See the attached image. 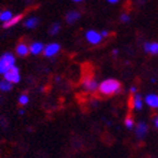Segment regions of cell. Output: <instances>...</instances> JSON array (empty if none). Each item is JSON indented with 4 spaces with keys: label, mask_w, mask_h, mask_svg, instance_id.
Masks as SVG:
<instances>
[{
    "label": "cell",
    "mask_w": 158,
    "mask_h": 158,
    "mask_svg": "<svg viewBox=\"0 0 158 158\" xmlns=\"http://www.w3.org/2000/svg\"><path fill=\"white\" fill-rule=\"evenodd\" d=\"M122 84L119 81L114 79H108L103 81L98 86V91L101 94L105 95V96H111V95L117 94L121 92Z\"/></svg>",
    "instance_id": "cell-1"
},
{
    "label": "cell",
    "mask_w": 158,
    "mask_h": 158,
    "mask_svg": "<svg viewBox=\"0 0 158 158\" xmlns=\"http://www.w3.org/2000/svg\"><path fill=\"white\" fill-rule=\"evenodd\" d=\"M15 61L16 59L11 53H5L0 58V74H5L9 69L12 68L15 65Z\"/></svg>",
    "instance_id": "cell-2"
},
{
    "label": "cell",
    "mask_w": 158,
    "mask_h": 158,
    "mask_svg": "<svg viewBox=\"0 0 158 158\" xmlns=\"http://www.w3.org/2000/svg\"><path fill=\"white\" fill-rule=\"evenodd\" d=\"M5 79L7 80V81L11 82V83H18L19 81H20V73H19V69L17 68V66L13 65L11 69H9L8 71L6 72L5 74Z\"/></svg>",
    "instance_id": "cell-3"
},
{
    "label": "cell",
    "mask_w": 158,
    "mask_h": 158,
    "mask_svg": "<svg viewBox=\"0 0 158 158\" xmlns=\"http://www.w3.org/2000/svg\"><path fill=\"white\" fill-rule=\"evenodd\" d=\"M85 37H86L87 41L92 44H98V43L102 41V34L98 33V32L94 31V30H90V31H87L86 34H85Z\"/></svg>",
    "instance_id": "cell-4"
},
{
    "label": "cell",
    "mask_w": 158,
    "mask_h": 158,
    "mask_svg": "<svg viewBox=\"0 0 158 158\" xmlns=\"http://www.w3.org/2000/svg\"><path fill=\"white\" fill-rule=\"evenodd\" d=\"M59 51H60V45H59L58 43H50V44H48L47 47L44 48L43 52H44L45 56L51 58V56H53L54 54H56Z\"/></svg>",
    "instance_id": "cell-5"
},
{
    "label": "cell",
    "mask_w": 158,
    "mask_h": 158,
    "mask_svg": "<svg viewBox=\"0 0 158 158\" xmlns=\"http://www.w3.org/2000/svg\"><path fill=\"white\" fill-rule=\"evenodd\" d=\"M147 132H148V127H147V124H146L145 122H140V123H138L137 126H136V128H135L136 136L138 137V138H140V139L146 136Z\"/></svg>",
    "instance_id": "cell-6"
},
{
    "label": "cell",
    "mask_w": 158,
    "mask_h": 158,
    "mask_svg": "<svg viewBox=\"0 0 158 158\" xmlns=\"http://www.w3.org/2000/svg\"><path fill=\"white\" fill-rule=\"evenodd\" d=\"M145 103L149 106V107L157 110L158 108V95L157 94H148L145 98Z\"/></svg>",
    "instance_id": "cell-7"
},
{
    "label": "cell",
    "mask_w": 158,
    "mask_h": 158,
    "mask_svg": "<svg viewBox=\"0 0 158 158\" xmlns=\"http://www.w3.org/2000/svg\"><path fill=\"white\" fill-rule=\"evenodd\" d=\"M83 87H84V90L89 91V92H94L98 89V83L93 79H85L83 81Z\"/></svg>",
    "instance_id": "cell-8"
},
{
    "label": "cell",
    "mask_w": 158,
    "mask_h": 158,
    "mask_svg": "<svg viewBox=\"0 0 158 158\" xmlns=\"http://www.w3.org/2000/svg\"><path fill=\"white\" fill-rule=\"evenodd\" d=\"M144 51L152 54H158V42H145Z\"/></svg>",
    "instance_id": "cell-9"
},
{
    "label": "cell",
    "mask_w": 158,
    "mask_h": 158,
    "mask_svg": "<svg viewBox=\"0 0 158 158\" xmlns=\"http://www.w3.org/2000/svg\"><path fill=\"white\" fill-rule=\"evenodd\" d=\"M133 102H132V106L133 108H135V110H142L143 107V98L142 96H140V94H137V93H135L134 95H133Z\"/></svg>",
    "instance_id": "cell-10"
},
{
    "label": "cell",
    "mask_w": 158,
    "mask_h": 158,
    "mask_svg": "<svg viewBox=\"0 0 158 158\" xmlns=\"http://www.w3.org/2000/svg\"><path fill=\"white\" fill-rule=\"evenodd\" d=\"M22 18H23V15H18V16H16V17H12L11 19H9L8 21H6L5 23H3V28H5V29L11 28V27H13L15 24L18 23Z\"/></svg>",
    "instance_id": "cell-11"
},
{
    "label": "cell",
    "mask_w": 158,
    "mask_h": 158,
    "mask_svg": "<svg viewBox=\"0 0 158 158\" xmlns=\"http://www.w3.org/2000/svg\"><path fill=\"white\" fill-rule=\"evenodd\" d=\"M16 50H17V53H18V56H26L27 54L30 52V48L28 47L26 43H19Z\"/></svg>",
    "instance_id": "cell-12"
},
{
    "label": "cell",
    "mask_w": 158,
    "mask_h": 158,
    "mask_svg": "<svg viewBox=\"0 0 158 158\" xmlns=\"http://www.w3.org/2000/svg\"><path fill=\"white\" fill-rule=\"evenodd\" d=\"M44 50V47L41 42H33L30 45V52L32 54H39Z\"/></svg>",
    "instance_id": "cell-13"
},
{
    "label": "cell",
    "mask_w": 158,
    "mask_h": 158,
    "mask_svg": "<svg viewBox=\"0 0 158 158\" xmlns=\"http://www.w3.org/2000/svg\"><path fill=\"white\" fill-rule=\"evenodd\" d=\"M79 18H80V13L77 12V11H70L65 17L68 23H73V22L77 21Z\"/></svg>",
    "instance_id": "cell-14"
},
{
    "label": "cell",
    "mask_w": 158,
    "mask_h": 158,
    "mask_svg": "<svg viewBox=\"0 0 158 158\" xmlns=\"http://www.w3.org/2000/svg\"><path fill=\"white\" fill-rule=\"evenodd\" d=\"M11 89H12V83L9 81H7V80H3V81H0V90L1 91H5V92H7V91H10Z\"/></svg>",
    "instance_id": "cell-15"
},
{
    "label": "cell",
    "mask_w": 158,
    "mask_h": 158,
    "mask_svg": "<svg viewBox=\"0 0 158 158\" xmlns=\"http://www.w3.org/2000/svg\"><path fill=\"white\" fill-rule=\"evenodd\" d=\"M26 27H28V28H34V27H37L38 24V19L37 18H30L28 19L26 21Z\"/></svg>",
    "instance_id": "cell-16"
},
{
    "label": "cell",
    "mask_w": 158,
    "mask_h": 158,
    "mask_svg": "<svg viewBox=\"0 0 158 158\" xmlns=\"http://www.w3.org/2000/svg\"><path fill=\"white\" fill-rule=\"evenodd\" d=\"M12 18V13L10 11H3L1 15H0V20H2L3 22L8 21L9 19Z\"/></svg>",
    "instance_id": "cell-17"
},
{
    "label": "cell",
    "mask_w": 158,
    "mask_h": 158,
    "mask_svg": "<svg viewBox=\"0 0 158 158\" xmlns=\"http://www.w3.org/2000/svg\"><path fill=\"white\" fill-rule=\"evenodd\" d=\"M124 124H125V126L127 127V128H133L134 127V125H135V123H134V119L131 117V116H127L126 118H125V121H124Z\"/></svg>",
    "instance_id": "cell-18"
},
{
    "label": "cell",
    "mask_w": 158,
    "mask_h": 158,
    "mask_svg": "<svg viewBox=\"0 0 158 158\" xmlns=\"http://www.w3.org/2000/svg\"><path fill=\"white\" fill-rule=\"evenodd\" d=\"M29 103V98L27 96L26 94H23V95H21L20 96V98H19V105H27Z\"/></svg>",
    "instance_id": "cell-19"
},
{
    "label": "cell",
    "mask_w": 158,
    "mask_h": 158,
    "mask_svg": "<svg viewBox=\"0 0 158 158\" xmlns=\"http://www.w3.org/2000/svg\"><path fill=\"white\" fill-rule=\"evenodd\" d=\"M59 31H60V24L59 23L52 24V27H51V29H50V33L52 34V35H54V34H56Z\"/></svg>",
    "instance_id": "cell-20"
},
{
    "label": "cell",
    "mask_w": 158,
    "mask_h": 158,
    "mask_svg": "<svg viewBox=\"0 0 158 158\" xmlns=\"http://www.w3.org/2000/svg\"><path fill=\"white\" fill-rule=\"evenodd\" d=\"M121 21L122 22H128L129 21V16L124 13V15H122L121 16Z\"/></svg>",
    "instance_id": "cell-21"
},
{
    "label": "cell",
    "mask_w": 158,
    "mask_h": 158,
    "mask_svg": "<svg viewBox=\"0 0 158 158\" xmlns=\"http://www.w3.org/2000/svg\"><path fill=\"white\" fill-rule=\"evenodd\" d=\"M154 125H155V127L158 129V116H156L155 118H154Z\"/></svg>",
    "instance_id": "cell-22"
},
{
    "label": "cell",
    "mask_w": 158,
    "mask_h": 158,
    "mask_svg": "<svg viewBox=\"0 0 158 158\" xmlns=\"http://www.w3.org/2000/svg\"><path fill=\"white\" fill-rule=\"evenodd\" d=\"M101 34H102V37L104 38V37H107L108 34H110V32H108V31H102V33H101Z\"/></svg>",
    "instance_id": "cell-23"
},
{
    "label": "cell",
    "mask_w": 158,
    "mask_h": 158,
    "mask_svg": "<svg viewBox=\"0 0 158 158\" xmlns=\"http://www.w3.org/2000/svg\"><path fill=\"white\" fill-rule=\"evenodd\" d=\"M136 87L135 86H133V87H131V93H133V94H135V93H136Z\"/></svg>",
    "instance_id": "cell-24"
},
{
    "label": "cell",
    "mask_w": 158,
    "mask_h": 158,
    "mask_svg": "<svg viewBox=\"0 0 158 158\" xmlns=\"http://www.w3.org/2000/svg\"><path fill=\"white\" fill-rule=\"evenodd\" d=\"M107 1H108V2H111V3H116L118 0H107Z\"/></svg>",
    "instance_id": "cell-25"
},
{
    "label": "cell",
    "mask_w": 158,
    "mask_h": 158,
    "mask_svg": "<svg viewBox=\"0 0 158 158\" xmlns=\"http://www.w3.org/2000/svg\"><path fill=\"white\" fill-rule=\"evenodd\" d=\"M117 53H118V51H117V50H113V54H114V56H116Z\"/></svg>",
    "instance_id": "cell-26"
},
{
    "label": "cell",
    "mask_w": 158,
    "mask_h": 158,
    "mask_svg": "<svg viewBox=\"0 0 158 158\" xmlns=\"http://www.w3.org/2000/svg\"><path fill=\"white\" fill-rule=\"evenodd\" d=\"M73 1H82V0H73Z\"/></svg>",
    "instance_id": "cell-27"
}]
</instances>
